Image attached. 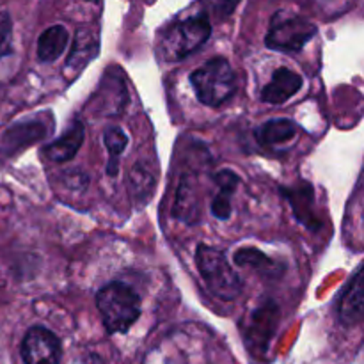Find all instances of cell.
I'll use <instances>...</instances> for the list:
<instances>
[{
	"label": "cell",
	"instance_id": "cell-1",
	"mask_svg": "<svg viewBox=\"0 0 364 364\" xmlns=\"http://www.w3.org/2000/svg\"><path fill=\"white\" fill-rule=\"evenodd\" d=\"M96 306L107 333H127L141 316V299L124 283H110L96 295Z\"/></svg>",
	"mask_w": 364,
	"mask_h": 364
},
{
	"label": "cell",
	"instance_id": "cell-15",
	"mask_svg": "<svg viewBox=\"0 0 364 364\" xmlns=\"http://www.w3.org/2000/svg\"><path fill=\"white\" fill-rule=\"evenodd\" d=\"M235 262L242 267H255L262 270L265 276H277V265L269 258L262 255L258 249H242L235 255Z\"/></svg>",
	"mask_w": 364,
	"mask_h": 364
},
{
	"label": "cell",
	"instance_id": "cell-16",
	"mask_svg": "<svg viewBox=\"0 0 364 364\" xmlns=\"http://www.w3.org/2000/svg\"><path fill=\"white\" fill-rule=\"evenodd\" d=\"M11 41H13V25H11L9 14L0 11V59L11 52Z\"/></svg>",
	"mask_w": 364,
	"mask_h": 364
},
{
	"label": "cell",
	"instance_id": "cell-12",
	"mask_svg": "<svg viewBox=\"0 0 364 364\" xmlns=\"http://www.w3.org/2000/svg\"><path fill=\"white\" fill-rule=\"evenodd\" d=\"M68 45V31L63 25L46 28L38 39V59L41 63H53L64 53Z\"/></svg>",
	"mask_w": 364,
	"mask_h": 364
},
{
	"label": "cell",
	"instance_id": "cell-10",
	"mask_svg": "<svg viewBox=\"0 0 364 364\" xmlns=\"http://www.w3.org/2000/svg\"><path fill=\"white\" fill-rule=\"evenodd\" d=\"M363 269L355 270L350 284L345 290L340 301V318L345 326H354L361 322L364 309V291H363Z\"/></svg>",
	"mask_w": 364,
	"mask_h": 364
},
{
	"label": "cell",
	"instance_id": "cell-9",
	"mask_svg": "<svg viewBox=\"0 0 364 364\" xmlns=\"http://www.w3.org/2000/svg\"><path fill=\"white\" fill-rule=\"evenodd\" d=\"M85 128L82 121H73L68 132H64L57 141H53L52 144H48L45 148L46 156H48L52 162L64 164L68 160L73 159L77 155V151L80 149L82 142H84Z\"/></svg>",
	"mask_w": 364,
	"mask_h": 364
},
{
	"label": "cell",
	"instance_id": "cell-11",
	"mask_svg": "<svg viewBox=\"0 0 364 364\" xmlns=\"http://www.w3.org/2000/svg\"><path fill=\"white\" fill-rule=\"evenodd\" d=\"M297 127L291 119H270L256 128V141L265 148H277L295 139Z\"/></svg>",
	"mask_w": 364,
	"mask_h": 364
},
{
	"label": "cell",
	"instance_id": "cell-8",
	"mask_svg": "<svg viewBox=\"0 0 364 364\" xmlns=\"http://www.w3.org/2000/svg\"><path fill=\"white\" fill-rule=\"evenodd\" d=\"M98 53V39L89 28H80L75 36L73 46L64 64V73L70 78H75L91 59H95Z\"/></svg>",
	"mask_w": 364,
	"mask_h": 364
},
{
	"label": "cell",
	"instance_id": "cell-4",
	"mask_svg": "<svg viewBox=\"0 0 364 364\" xmlns=\"http://www.w3.org/2000/svg\"><path fill=\"white\" fill-rule=\"evenodd\" d=\"M199 274L205 279L210 294L223 301H235L242 291V279L237 270L228 263L219 249L199 245L196 252Z\"/></svg>",
	"mask_w": 364,
	"mask_h": 364
},
{
	"label": "cell",
	"instance_id": "cell-18",
	"mask_svg": "<svg viewBox=\"0 0 364 364\" xmlns=\"http://www.w3.org/2000/svg\"><path fill=\"white\" fill-rule=\"evenodd\" d=\"M87 2H96V0H87Z\"/></svg>",
	"mask_w": 364,
	"mask_h": 364
},
{
	"label": "cell",
	"instance_id": "cell-5",
	"mask_svg": "<svg viewBox=\"0 0 364 364\" xmlns=\"http://www.w3.org/2000/svg\"><path fill=\"white\" fill-rule=\"evenodd\" d=\"M315 34L316 27L304 16L291 11H277L270 21L265 45L277 52L295 53L304 48Z\"/></svg>",
	"mask_w": 364,
	"mask_h": 364
},
{
	"label": "cell",
	"instance_id": "cell-14",
	"mask_svg": "<svg viewBox=\"0 0 364 364\" xmlns=\"http://www.w3.org/2000/svg\"><path fill=\"white\" fill-rule=\"evenodd\" d=\"M103 142H105L107 149H109V153L112 155V162L107 166V174L114 176V174L117 173V159H119V155L128 146V137L121 128L110 127L107 128L105 134H103Z\"/></svg>",
	"mask_w": 364,
	"mask_h": 364
},
{
	"label": "cell",
	"instance_id": "cell-17",
	"mask_svg": "<svg viewBox=\"0 0 364 364\" xmlns=\"http://www.w3.org/2000/svg\"><path fill=\"white\" fill-rule=\"evenodd\" d=\"M80 364H103V361L98 358V355H89V358L84 359Z\"/></svg>",
	"mask_w": 364,
	"mask_h": 364
},
{
	"label": "cell",
	"instance_id": "cell-2",
	"mask_svg": "<svg viewBox=\"0 0 364 364\" xmlns=\"http://www.w3.org/2000/svg\"><path fill=\"white\" fill-rule=\"evenodd\" d=\"M191 84L199 102L213 109L230 102L237 91V77L233 68L223 57H215L198 68L191 75Z\"/></svg>",
	"mask_w": 364,
	"mask_h": 364
},
{
	"label": "cell",
	"instance_id": "cell-3",
	"mask_svg": "<svg viewBox=\"0 0 364 364\" xmlns=\"http://www.w3.org/2000/svg\"><path fill=\"white\" fill-rule=\"evenodd\" d=\"M212 25L205 14L188 16L171 25L160 41V53L167 63H176L198 52L210 39Z\"/></svg>",
	"mask_w": 364,
	"mask_h": 364
},
{
	"label": "cell",
	"instance_id": "cell-13",
	"mask_svg": "<svg viewBox=\"0 0 364 364\" xmlns=\"http://www.w3.org/2000/svg\"><path fill=\"white\" fill-rule=\"evenodd\" d=\"M219 192L212 203V213L220 220H228L231 215V196L238 185V178L231 171H223L215 176Z\"/></svg>",
	"mask_w": 364,
	"mask_h": 364
},
{
	"label": "cell",
	"instance_id": "cell-7",
	"mask_svg": "<svg viewBox=\"0 0 364 364\" xmlns=\"http://www.w3.org/2000/svg\"><path fill=\"white\" fill-rule=\"evenodd\" d=\"M302 84H304V80H302L301 75L288 70V68H279V70L274 71L269 84L262 89V100L267 103H272V105H279V103L288 102L291 96L297 95Z\"/></svg>",
	"mask_w": 364,
	"mask_h": 364
},
{
	"label": "cell",
	"instance_id": "cell-6",
	"mask_svg": "<svg viewBox=\"0 0 364 364\" xmlns=\"http://www.w3.org/2000/svg\"><path fill=\"white\" fill-rule=\"evenodd\" d=\"M21 358L25 364H60L63 347L52 331L32 327L21 343Z\"/></svg>",
	"mask_w": 364,
	"mask_h": 364
}]
</instances>
